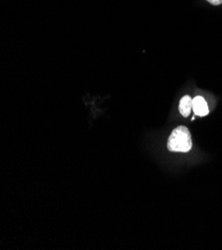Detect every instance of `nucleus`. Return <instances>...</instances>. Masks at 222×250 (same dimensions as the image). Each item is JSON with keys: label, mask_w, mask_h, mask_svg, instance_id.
<instances>
[{"label": "nucleus", "mask_w": 222, "mask_h": 250, "mask_svg": "<svg viewBox=\"0 0 222 250\" xmlns=\"http://www.w3.org/2000/svg\"><path fill=\"white\" fill-rule=\"evenodd\" d=\"M191 146H192L191 137L186 127L181 126L176 128L171 132L167 141L168 151L187 153L190 151Z\"/></svg>", "instance_id": "nucleus-1"}, {"label": "nucleus", "mask_w": 222, "mask_h": 250, "mask_svg": "<svg viewBox=\"0 0 222 250\" xmlns=\"http://www.w3.org/2000/svg\"><path fill=\"white\" fill-rule=\"evenodd\" d=\"M192 110L196 116L204 117L209 113L207 103L202 96H196L192 99Z\"/></svg>", "instance_id": "nucleus-2"}, {"label": "nucleus", "mask_w": 222, "mask_h": 250, "mask_svg": "<svg viewBox=\"0 0 222 250\" xmlns=\"http://www.w3.org/2000/svg\"><path fill=\"white\" fill-rule=\"evenodd\" d=\"M192 110V99L189 96H184L180 102V112L183 117H188Z\"/></svg>", "instance_id": "nucleus-3"}, {"label": "nucleus", "mask_w": 222, "mask_h": 250, "mask_svg": "<svg viewBox=\"0 0 222 250\" xmlns=\"http://www.w3.org/2000/svg\"><path fill=\"white\" fill-rule=\"evenodd\" d=\"M206 1H208L210 4L212 5H219V4H222V0H206Z\"/></svg>", "instance_id": "nucleus-4"}]
</instances>
